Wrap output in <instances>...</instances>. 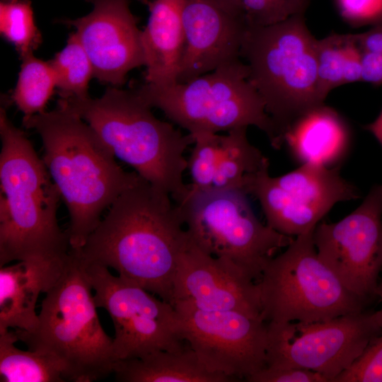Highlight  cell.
Masks as SVG:
<instances>
[{
    "label": "cell",
    "instance_id": "obj_12",
    "mask_svg": "<svg viewBox=\"0 0 382 382\" xmlns=\"http://www.w3.org/2000/svg\"><path fill=\"white\" fill-rule=\"evenodd\" d=\"M269 166L248 177L242 191L260 202L267 224L296 237L311 230L338 202L358 199V188L340 174V167L301 164L272 177Z\"/></svg>",
    "mask_w": 382,
    "mask_h": 382
},
{
    "label": "cell",
    "instance_id": "obj_9",
    "mask_svg": "<svg viewBox=\"0 0 382 382\" xmlns=\"http://www.w3.org/2000/svg\"><path fill=\"white\" fill-rule=\"evenodd\" d=\"M313 230L294 237L264 269L258 284L265 322H314L364 311L367 301L347 289L319 257Z\"/></svg>",
    "mask_w": 382,
    "mask_h": 382
},
{
    "label": "cell",
    "instance_id": "obj_17",
    "mask_svg": "<svg viewBox=\"0 0 382 382\" xmlns=\"http://www.w3.org/2000/svg\"><path fill=\"white\" fill-rule=\"evenodd\" d=\"M183 23L185 48L178 82L241 59L247 28L243 16L230 13L215 0H186Z\"/></svg>",
    "mask_w": 382,
    "mask_h": 382
},
{
    "label": "cell",
    "instance_id": "obj_25",
    "mask_svg": "<svg viewBox=\"0 0 382 382\" xmlns=\"http://www.w3.org/2000/svg\"><path fill=\"white\" fill-rule=\"evenodd\" d=\"M21 59L18 79L11 99L24 117H29L45 111L57 87L56 77L49 61L37 59L33 53Z\"/></svg>",
    "mask_w": 382,
    "mask_h": 382
},
{
    "label": "cell",
    "instance_id": "obj_8",
    "mask_svg": "<svg viewBox=\"0 0 382 382\" xmlns=\"http://www.w3.org/2000/svg\"><path fill=\"white\" fill-rule=\"evenodd\" d=\"M178 204L185 229L199 249L232 264L256 282L276 253L294 238L262 224L247 195L238 189L190 186Z\"/></svg>",
    "mask_w": 382,
    "mask_h": 382
},
{
    "label": "cell",
    "instance_id": "obj_26",
    "mask_svg": "<svg viewBox=\"0 0 382 382\" xmlns=\"http://www.w3.org/2000/svg\"><path fill=\"white\" fill-rule=\"evenodd\" d=\"M55 74L60 98H86L94 76L91 61L76 34L69 35L66 46L49 61Z\"/></svg>",
    "mask_w": 382,
    "mask_h": 382
},
{
    "label": "cell",
    "instance_id": "obj_37",
    "mask_svg": "<svg viewBox=\"0 0 382 382\" xmlns=\"http://www.w3.org/2000/svg\"><path fill=\"white\" fill-rule=\"evenodd\" d=\"M378 295L381 296V299H382V283L379 286ZM375 313H376L377 321L379 325L381 326V328H382V307L380 310H378V311H376Z\"/></svg>",
    "mask_w": 382,
    "mask_h": 382
},
{
    "label": "cell",
    "instance_id": "obj_2",
    "mask_svg": "<svg viewBox=\"0 0 382 382\" xmlns=\"http://www.w3.org/2000/svg\"><path fill=\"white\" fill-rule=\"evenodd\" d=\"M23 125L41 138L42 160L69 212V248L79 250L98 226L104 210L140 175L124 170L94 130L60 104L53 110L23 117Z\"/></svg>",
    "mask_w": 382,
    "mask_h": 382
},
{
    "label": "cell",
    "instance_id": "obj_27",
    "mask_svg": "<svg viewBox=\"0 0 382 382\" xmlns=\"http://www.w3.org/2000/svg\"><path fill=\"white\" fill-rule=\"evenodd\" d=\"M0 33L21 58L33 53L42 43L29 0H1Z\"/></svg>",
    "mask_w": 382,
    "mask_h": 382
},
{
    "label": "cell",
    "instance_id": "obj_4",
    "mask_svg": "<svg viewBox=\"0 0 382 382\" xmlns=\"http://www.w3.org/2000/svg\"><path fill=\"white\" fill-rule=\"evenodd\" d=\"M57 103L79 115L115 157L170 194L174 202L185 198L190 185L183 182L187 166L184 154L194 137L156 117L132 88L112 86L99 98H59Z\"/></svg>",
    "mask_w": 382,
    "mask_h": 382
},
{
    "label": "cell",
    "instance_id": "obj_5",
    "mask_svg": "<svg viewBox=\"0 0 382 382\" xmlns=\"http://www.w3.org/2000/svg\"><path fill=\"white\" fill-rule=\"evenodd\" d=\"M92 286L78 253L69 249L63 272L46 292L32 331L14 329L28 349L49 353L64 366L68 381L91 382L113 373V338L103 330Z\"/></svg>",
    "mask_w": 382,
    "mask_h": 382
},
{
    "label": "cell",
    "instance_id": "obj_33",
    "mask_svg": "<svg viewBox=\"0 0 382 382\" xmlns=\"http://www.w3.org/2000/svg\"><path fill=\"white\" fill-rule=\"evenodd\" d=\"M361 81L374 86L382 84V54L362 52Z\"/></svg>",
    "mask_w": 382,
    "mask_h": 382
},
{
    "label": "cell",
    "instance_id": "obj_36",
    "mask_svg": "<svg viewBox=\"0 0 382 382\" xmlns=\"http://www.w3.org/2000/svg\"><path fill=\"white\" fill-rule=\"evenodd\" d=\"M364 129L369 132L382 146V110L373 122L364 126Z\"/></svg>",
    "mask_w": 382,
    "mask_h": 382
},
{
    "label": "cell",
    "instance_id": "obj_10",
    "mask_svg": "<svg viewBox=\"0 0 382 382\" xmlns=\"http://www.w3.org/2000/svg\"><path fill=\"white\" fill-rule=\"evenodd\" d=\"M381 333L375 312L364 311L326 320L270 322L266 366L311 370L334 382Z\"/></svg>",
    "mask_w": 382,
    "mask_h": 382
},
{
    "label": "cell",
    "instance_id": "obj_19",
    "mask_svg": "<svg viewBox=\"0 0 382 382\" xmlns=\"http://www.w3.org/2000/svg\"><path fill=\"white\" fill-rule=\"evenodd\" d=\"M352 134L340 114L322 103L299 115L286 127L282 144L297 162L325 167L339 166L347 153Z\"/></svg>",
    "mask_w": 382,
    "mask_h": 382
},
{
    "label": "cell",
    "instance_id": "obj_20",
    "mask_svg": "<svg viewBox=\"0 0 382 382\" xmlns=\"http://www.w3.org/2000/svg\"><path fill=\"white\" fill-rule=\"evenodd\" d=\"M149 16L141 40L145 82L166 86L178 82L185 48L183 11L186 0H139Z\"/></svg>",
    "mask_w": 382,
    "mask_h": 382
},
{
    "label": "cell",
    "instance_id": "obj_30",
    "mask_svg": "<svg viewBox=\"0 0 382 382\" xmlns=\"http://www.w3.org/2000/svg\"><path fill=\"white\" fill-rule=\"evenodd\" d=\"M334 382H382V334L374 338Z\"/></svg>",
    "mask_w": 382,
    "mask_h": 382
},
{
    "label": "cell",
    "instance_id": "obj_15",
    "mask_svg": "<svg viewBox=\"0 0 382 382\" xmlns=\"http://www.w3.org/2000/svg\"><path fill=\"white\" fill-rule=\"evenodd\" d=\"M87 15L62 22L74 27L88 55L94 77L114 87L125 84L127 74L144 65L141 31L129 0H86Z\"/></svg>",
    "mask_w": 382,
    "mask_h": 382
},
{
    "label": "cell",
    "instance_id": "obj_29",
    "mask_svg": "<svg viewBox=\"0 0 382 382\" xmlns=\"http://www.w3.org/2000/svg\"><path fill=\"white\" fill-rule=\"evenodd\" d=\"M311 0H243L248 26H266L296 15H305Z\"/></svg>",
    "mask_w": 382,
    "mask_h": 382
},
{
    "label": "cell",
    "instance_id": "obj_22",
    "mask_svg": "<svg viewBox=\"0 0 382 382\" xmlns=\"http://www.w3.org/2000/svg\"><path fill=\"white\" fill-rule=\"evenodd\" d=\"M318 93L322 102L334 88L361 81L362 50L357 34L332 33L317 39Z\"/></svg>",
    "mask_w": 382,
    "mask_h": 382
},
{
    "label": "cell",
    "instance_id": "obj_16",
    "mask_svg": "<svg viewBox=\"0 0 382 382\" xmlns=\"http://www.w3.org/2000/svg\"><path fill=\"white\" fill-rule=\"evenodd\" d=\"M177 304L262 318L258 282L232 264L207 254L190 238L178 264L172 305Z\"/></svg>",
    "mask_w": 382,
    "mask_h": 382
},
{
    "label": "cell",
    "instance_id": "obj_14",
    "mask_svg": "<svg viewBox=\"0 0 382 382\" xmlns=\"http://www.w3.org/2000/svg\"><path fill=\"white\" fill-rule=\"evenodd\" d=\"M184 340L211 371L245 381L266 366L267 323L236 311L174 306Z\"/></svg>",
    "mask_w": 382,
    "mask_h": 382
},
{
    "label": "cell",
    "instance_id": "obj_13",
    "mask_svg": "<svg viewBox=\"0 0 382 382\" xmlns=\"http://www.w3.org/2000/svg\"><path fill=\"white\" fill-rule=\"evenodd\" d=\"M313 240L319 257L344 286L366 301L378 295L382 270V183L337 222L318 223Z\"/></svg>",
    "mask_w": 382,
    "mask_h": 382
},
{
    "label": "cell",
    "instance_id": "obj_31",
    "mask_svg": "<svg viewBox=\"0 0 382 382\" xmlns=\"http://www.w3.org/2000/svg\"><path fill=\"white\" fill-rule=\"evenodd\" d=\"M342 18L351 25L382 23V0H335Z\"/></svg>",
    "mask_w": 382,
    "mask_h": 382
},
{
    "label": "cell",
    "instance_id": "obj_1",
    "mask_svg": "<svg viewBox=\"0 0 382 382\" xmlns=\"http://www.w3.org/2000/svg\"><path fill=\"white\" fill-rule=\"evenodd\" d=\"M189 241L179 205L140 176L75 250L84 262L111 267L172 304L178 264Z\"/></svg>",
    "mask_w": 382,
    "mask_h": 382
},
{
    "label": "cell",
    "instance_id": "obj_34",
    "mask_svg": "<svg viewBox=\"0 0 382 382\" xmlns=\"http://www.w3.org/2000/svg\"><path fill=\"white\" fill-rule=\"evenodd\" d=\"M362 52L382 54V23L373 25L364 33H357Z\"/></svg>",
    "mask_w": 382,
    "mask_h": 382
},
{
    "label": "cell",
    "instance_id": "obj_3",
    "mask_svg": "<svg viewBox=\"0 0 382 382\" xmlns=\"http://www.w3.org/2000/svg\"><path fill=\"white\" fill-rule=\"evenodd\" d=\"M0 266L65 255L57 217L61 195L24 132L0 109Z\"/></svg>",
    "mask_w": 382,
    "mask_h": 382
},
{
    "label": "cell",
    "instance_id": "obj_24",
    "mask_svg": "<svg viewBox=\"0 0 382 382\" xmlns=\"http://www.w3.org/2000/svg\"><path fill=\"white\" fill-rule=\"evenodd\" d=\"M247 128L234 129L221 135L220 155L212 187L242 191L247 177L270 165L268 158L248 140Z\"/></svg>",
    "mask_w": 382,
    "mask_h": 382
},
{
    "label": "cell",
    "instance_id": "obj_21",
    "mask_svg": "<svg viewBox=\"0 0 382 382\" xmlns=\"http://www.w3.org/2000/svg\"><path fill=\"white\" fill-rule=\"evenodd\" d=\"M113 374L120 382H232L233 378L209 369L186 344L140 358L117 360Z\"/></svg>",
    "mask_w": 382,
    "mask_h": 382
},
{
    "label": "cell",
    "instance_id": "obj_7",
    "mask_svg": "<svg viewBox=\"0 0 382 382\" xmlns=\"http://www.w3.org/2000/svg\"><path fill=\"white\" fill-rule=\"evenodd\" d=\"M316 42L303 14L270 25H247L241 58L246 61L248 80L264 100L282 144L283 132L294 119L324 103L318 93Z\"/></svg>",
    "mask_w": 382,
    "mask_h": 382
},
{
    "label": "cell",
    "instance_id": "obj_6",
    "mask_svg": "<svg viewBox=\"0 0 382 382\" xmlns=\"http://www.w3.org/2000/svg\"><path fill=\"white\" fill-rule=\"evenodd\" d=\"M248 76L247 64L238 59L186 82L166 86L144 82L131 88L151 108L161 110L191 134L255 126L279 149L277 128Z\"/></svg>",
    "mask_w": 382,
    "mask_h": 382
},
{
    "label": "cell",
    "instance_id": "obj_32",
    "mask_svg": "<svg viewBox=\"0 0 382 382\" xmlns=\"http://www.w3.org/2000/svg\"><path fill=\"white\" fill-rule=\"evenodd\" d=\"M246 381L248 382H330L324 375L295 367L272 368L265 366Z\"/></svg>",
    "mask_w": 382,
    "mask_h": 382
},
{
    "label": "cell",
    "instance_id": "obj_11",
    "mask_svg": "<svg viewBox=\"0 0 382 382\" xmlns=\"http://www.w3.org/2000/svg\"><path fill=\"white\" fill-rule=\"evenodd\" d=\"M82 262L97 308H105L112 320L117 360L140 358L186 344L180 316L171 303L112 275L105 266Z\"/></svg>",
    "mask_w": 382,
    "mask_h": 382
},
{
    "label": "cell",
    "instance_id": "obj_23",
    "mask_svg": "<svg viewBox=\"0 0 382 382\" xmlns=\"http://www.w3.org/2000/svg\"><path fill=\"white\" fill-rule=\"evenodd\" d=\"M14 331L0 330L1 382H66L63 364L53 355L37 350L17 348Z\"/></svg>",
    "mask_w": 382,
    "mask_h": 382
},
{
    "label": "cell",
    "instance_id": "obj_18",
    "mask_svg": "<svg viewBox=\"0 0 382 382\" xmlns=\"http://www.w3.org/2000/svg\"><path fill=\"white\" fill-rule=\"evenodd\" d=\"M67 253L59 257L19 261L1 267L0 330L32 331L35 328L38 297L47 292L61 277Z\"/></svg>",
    "mask_w": 382,
    "mask_h": 382
},
{
    "label": "cell",
    "instance_id": "obj_28",
    "mask_svg": "<svg viewBox=\"0 0 382 382\" xmlns=\"http://www.w3.org/2000/svg\"><path fill=\"white\" fill-rule=\"evenodd\" d=\"M193 147L187 161V169L191 176L192 190L212 187L219 162L221 135L216 133L192 134Z\"/></svg>",
    "mask_w": 382,
    "mask_h": 382
},
{
    "label": "cell",
    "instance_id": "obj_35",
    "mask_svg": "<svg viewBox=\"0 0 382 382\" xmlns=\"http://www.w3.org/2000/svg\"><path fill=\"white\" fill-rule=\"evenodd\" d=\"M223 8L231 14L243 16V0H215Z\"/></svg>",
    "mask_w": 382,
    "mask_h": 382
}]
</instances>
